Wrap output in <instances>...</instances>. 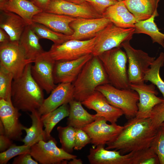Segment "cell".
<instances>
[{
    "label": "cell",
    "instance_id": "1",
    "mask_svg": "<svg viewBox=\"0 0 164 164\" xmlns=\"http://www.w3.org/2000/svg\"><path fill=\"white\" fill-rule=\"evenodd\" d=\"M158 129L153 127L150 118L135 116L128 120L119 135L107 143L105 149L119 151L123 155L148 149L151 147Z\"/></svg>",
    "mask_w": 164,
    "mask_h": 164
},
{
    "label": "cell",
    "instance_id": "2",
    "mask_svg": "<svg viewBox=\"0 0 164 164\" xmlns=\"http://www.w3.org/2000/svg\"><path fill=\"white\" fill-rule=\"evenodd\" d=\"M32 63L26 66L19 77L13 80L11 93L14 106L19 111L31 112L39 109L45 99L43 90L32 76Z\"/></svg>",
    "mask_w": 164,
    "mask_h": 164
},
{
    "label": "cell",
    "instance_id": "3",
    "mask_svg": "<svg viewBox=\"0 0 164 164\" xmlns=\"http://www.w3.org/2000/svg\"><path fill=\"white\" fill-rule=\"evenodd\" d=\"M109 83L102 62L98 56H93L85 64L72 83L74 99L82 102L94 93L97 87Z\"/></svg>",
    "mask_w": 164,
    "mask_h": 164
},
{
    "label": "cell",
    "instance_id": "4",
    "mask_svg": "<svg viewBox=\"0 0 164 164\" xmlns=\"http://www.w3.org/2000/svg\"><path fill=\"white\" fill-rule=\"evenodd\" d=\"M121 47L108 50L98 56L102 63L110 84L118 89L131 88L127 69L128 58Z\"/></svg>",
    "mask_w": 164,
    "mask_h": 164
},
{
    "label": "cell",
    "instance_id": "5",
    "mask_svg": "<svg viewBox=\"0 0 164 164\" xmlns=\"http://www.w3.org/2000/svg\"><path fill=\"white\" fill-rule=\"evenodd\" d=\"M96 90L102 93L110 104L121 110L128 120L136 116L139 97L135 90L118 89L109 83L98 86Z\"/></svg>",
    "mask_w": 164,
    "mask_h": 164
},
{
    "label": "cell",
    "instance_id": "6",
    "mask_svg": "<svg viewBox=\"0 0 164 164\" xmlns=\"http://www.w3.org/2000/svg\"><path fill=\"white\" fill-rule=\"evenodd\" d=\"M135 31L134 28H120L111 22L97 35L92 55L98 56L113 48L121 47L122 43L132 39Z\"/></svg>",
    "mask_w": 164,
    "mask_h": 164
},
{
    "label": "cell",
    "instance_id": "7",
    "mask_svg": "<svg viewBox=\"0 0 164 164\" xmlns=\"http://www.w3.org/2000/svg\"><path fill=\"white\" fill-rule=\"evenodd\" d=\"M96 36L87 40H69L53 44L48 52L55 61L73 60L92 53Z\"/></svg>",
    "mask_w": 164,
    "mask_h": 164
},
{
    "label": "cell",
    "instance_id": "8",
    "mask_svg": "<svg viewBox=\"0 0 164 164\" xmlns=\"http://www.w3.org/2000/svg\"><path fill=\"white\" fill-rule=\"evenodd\" d=\"M121 46L125 50L128 58L127 72L130 84L144 83L145 73L155 58L150 56L142 50L134 48L129 40L122 43Z\"/></svg>",
    "mask_w": 164,
    "mask_h": 164
},
{
    "label": "cell",
    "instance_id": "9",
    "mask_svg": "<svg viewBox=\"0 0 164 164\" xmlns=\"http://www.w3.org/2000/svg\"><path fill=\"white\" fill-rule=\"evenodd\" d=\"M47 141L41 140L30 147V154L39 163L65 164L67 161L77 157L58 148L56 141L52 136Z\"/></svg>",
    "mask_w": 164,
    "mask_h": 164
},
{
    "label": "cell",
    "instance_id": "10",
    "mask_svg": "<svg viewBox=\"0 0 164 164\" xmlns=\"http://www.w3.org/2000/svg\"><path fill=\"white\" fill-rule=\"evenodd\" d=\"M34 62L26 58L19 42L0 44V65L12 74L14 80L22 75L28 64Z\"/></svg>",
    "mask_w": 164,
    "mask_h": 164
},
{
    "label": "cell",
    "instance_id": "11",
    "mask_svg": "<svg viewBox=\"0 0 164 164\" xmlns=\"http://www.w3.org/2000/svg\"><path fill=\"white\" fill-rule=\"evenodd\" d=\"M56 61L45 51L35 60L31 65L32 76L39 85L49 94L56 87L53 72Z\"/></svg>",
    "mask_w": 164,
    "mask_h": 164
},
{
    "label": "cell",
    "instance_id": "12",
    "mask_svg": "<svg viewBox=\"0 0 164 164\" xmlns=\"http://www.w3.org/2000/svg\"><path fill=\"white\" fill-rule=\"evenodd\" d=\"M43 11L76 18L92 19L103 17L87 2L79 4L64 0H50Z\"/></svg>",
    "mask_w": 164,
    "mask_h": 164
},
{
    "label": "cell",
    "instance_id": "13",
    "mask_svg": "<svg viewBox=\"0 0 164 164\" xmlns=\"http://www.w3.org/2000/svg\"><path fill=\"white\" fill-rule=\"evenodd\" d=\"M103 117H97L95 120L82 129L89 135L93 147L105 145L115 138L121 132L124 126L115 123L108 124Z\"/></svg>",
    "mask_w": 164,
    "mask_h": 164
},
{
    "label": "cell",
    "instance_id": "14",
    "mask_svg": "<svg viewBox=\"0 0 164 164\" xmlns=\"http://www.w3.org/2000/svg\"><path fill=\"white\" fill-rule=\"evenodd\" d=\"M12 101L0 99V121L4 127L6 135L12 140L22 141L24 126L20 122L21 114Z\"/></svg>",
    "mask_w": 164,
    "mask_h": 164
},
{
    "label": "cell",
    "instance_id": "15",
    "mask_svg": "<svg viewBox=\"0 0 164 164\" xmlns=\"http://www.w3.org/2000/svg\"><path fill=\"white\" fill-rule=\"evenodd\" d=\"M111 22L108 19L77 18L70 24L73 33L70 40H85L96 36L98 33Z\"/></svg>",
    "mask_w": 164,
    "mask_h": 164
},
{
    "label": "cell",
    "instance_id": "16",
    "mask_svg": "<svg viewBox=\"0 0 164 164\" xmlns=\"http://www.w3.org/2000/svg\"><path fill=\"white\" fill-rule=\"evenodd\" d=\"M93 56L91 54L73 60L56 61L53 72L55 83H73L85 64Z\"/></svg>",
    "mask_w": 164,
    "mask_h": 164
},
{
    "label": "cell",
    "instance_id": "17",
    "mask_svg": "<svg viewBox=\"0 0 164 164\" xmlns=\"http://www.w3.org/2000/svg\"><path fill=\"white\" fill-rule=\"evenodd\" d=\"M81 103L89 109L95 111L97 117H103L111 123H116L124 114L121 110L110 104L104 96L97 90Z\"/></svg>",
    "mask_w": 164,
    "mask_h": 164
},
{
    "label": "cell",
    "instance_id": "18",
    "mask_svg": "<svg viewBox=\"0 0 164 164\" xmlns=\"http://www.w3.org/2000/svg\"><path fill=\"white\" fill-rule=\"evenodd\" d=\"M130 87L131 89L137 92L139 95L136 117L149 118L153 108L164 101L163 98L157 96L158 93L155 90V85L152 83L149 84L144 83L130 84Z\"/></svg>",
    "mask_w": 164,
    "mask_h": 164
},
{
    "label": "cell",
    "instance_id": "19",
    "mask_svg": "<svg viewBox=\"0 0 164 164\" xmlns=\"http://www.w3.org/2000/svg\"><path fill=\"white\" fill-rule=\"evenodd\" d=\"M74 99V88L72 83L59 84L51 91L50 96L44 99L37 110L41 115L52 111L60 106L68 104Z\"/></svg>",
    "mask_w": 164,
    "mask_h": 164
},
{
    "label": "cell",
    "instance_id": "20",
    "mask_svg": "<svg viewBox=\"0 0 164 164\" xmlns=\"http://www.w3.org/2000/svg\"><path fill=\"white\" fill-rule=\"evenodd\" d=\"M100 145L90 149L87 155L91 164H131V154L121 155L119 151L109 150Z\"/></svg>",
    "mask_w": 164,
    "mask_h": 164
},
{
    "label": "cell",
    "instance_id": "21",
    "mask_svg": "<svg viewBox=\"0 0 164 164\" xmlns=\"http://www.w3.org/2000/svg\"><path fill=\"white\" fill-rule=\"evenodd\" d=\"M76 18L43 11L34 16L32 21L56 32L70 36L73 34V31L70 24Z\"/></svg>",
    "mask_w": 164,
    "mask_h": 164
},
{
    "label": "cell",
    "instance_id": "22",
    "mask_svg": "<svg viewBox=\"0 0 164 164\" xmlns=\"http://www.w3.org/2000/svg\"><path fill=\"white\" fill-rule=\"evenodd\" d=\"M102 16L116 26L123 28H135V24L138 21L124 1L118 2L108 8Z\"/></svg>",
    "mask_w": 164,
    "mask_h": 164
},
{
    "label": "cell",
    "instance_id": "23",
    "mask_svg": "<svg viewBox=\"0 0 164 164\" xmlns=\"http://www.w3.org/2000/svg\"><path fill=\"white\" fill-rule=\"evenodd\" d=\"M28 25L23 19L16 14L1 11L0 28L8 34L11 41L19 42L25 29Z\"/></svg>",
    "mask_w": 164,
    "mask_h": 164
},
{
    "label": "cell",
    "instance_id": "24",
    "mask_svg": "<svg viewBox=\"0 0 164 164\" xmlns=\"http://www.w3.org/2000/svg\"><path fill=\"white\" fill-rule=\"evenodd\" d=\"M0 11L12 12L19 15L30 25L33 22L34 16L43 10L32 1L28 0H8Z\"/></svg>",
    "mask_w": 164,
    "mask_h": 164
},
{
    "label": "cell",
    "instance_id": "25",
    "mask_svg": "<svg viewBox=\"0 0 164 164\" xmlns=\"http://www.w3.org/2000/svg\"><path fill=\"white\" fill-rule=\"evenodd\" d=\"M68 125L75 129H82L94 121L97 117L89 113L83 107L81 102L73 99L69 103Z\"/></svg>",
    "mask_w": 164,
    "mask_h": 164
},
{
    "label": "cell",
    "instance_id": "26",
    "mask_svg": "<svg viewBox=\"0 0 164 164\" xmlns=\"http://www.w3.org/2000/svg\"><path fill=\"white\" fill-rule=\"evenodd\" d=\"M39 39L30 26L28 25L19 41L28 59L35 61L38 56L45 52L39 43Z\"/></svg>",
    "mask_w": 164,
    "mask_h": 164
},
{
    "label": "cell",
    "instance_id": "27",
    "mask_svg": "<svg viewBox=\"0 0 164 164\" xmlns=\"http://www.w3.org/2000/svg\"><path fill=\"white\" fill-rule=\"evenodd\" d=\"M29 114L32 120V124L29 128L23 127V130L26 133V135L22 140L24 145L31 147L41 140L48 141L43 129L44 125L41 120L42 115L37 110L32 111Z\"/></svg>",
    "mask_w": 164,
    "mask_h": 164
},
{
    "label": "cell",
    "instance_id": "28",
    "mask_svg": "<svg viewBox=\"0 0 164 164\" xmlns=\"http://www.w3.org/2000/svg\"><path fill=\"white\" fill-rule=\"evenodd\" d=\"M160 0H125L124 2L129 11L138 21L150 17L157 9Z\"/></svg>",
    "mask_w": 164,
    "mask_h": 164
},
{
    "label": "cell",
    "instance_id": "29",
    "mask_svg": "<svg viewBox=\"0 0 164 164\" xmlns=\"http://www.w3.org/2000/svg\"><path fill=\"white\" fill-rule=\"evenodd\" d=\"M159 15L156 9L153 15L147 19L138 21L135 24V33H143L149 36L153 43H157L164 48V33L160 32L154 22Z\"/></svg>",
    "mask_w": 164,
    "mask_h": 164
},
{
    "label": "cell",
    "instance_id": "30",
    "mask_svg": "<svg viewBox=\"0 0 164 164\" xmlns=\"http://www.w3.org/2000/svg\"><path fill=\"white\" fill-rule=\"evenodd\" d=\"M69 107L67 104H63L55 110L41 115L45 128L46 137L48 140L51 137V133L56 125L64 118L68 117Z\"/></svg>",
    "mask_w": 164,
    "mask_h": 164
},
{
    "label": "cell",
    "instance_id": "31",
    "mask_svg": "<svg viewBox=\"0 0 164 164\" xmlns=\"http://www.w3.org/2000/svg\"><path fill=\"white\" fill-rule=\"evenodd\" d=\"M164 64V53L162 52L146 72L144 79L145 81H149L157 86L162 94L164 101V81L159 74L160 69Z\"/></svg>",
    "mask_w": 164,
    "mask_h": 164
},
{
    "label": "cell",
    "instance_id": "32",
    "mask_svg": "<svg viewBox=\"0 0 164 164\" xmlns=\"http://www.w3.org/2000/svg\"><path fill=\"white\" fill-rule=\"evenodd\" d=\"M30 26L39 39H49L55 44H60L70 40V36L55 31L46 26L33 22Z\"/></svg>",
    "mask_w": 164,
    "mask_h": 164
},
{
    "label": "cell",
    "instance_id": "33",
    "mask_svg": "<svg viewBox=\"0 0 164 164\" xmlns=\"http://www.w3.org/2000/svg\"><path fill=\"white\" fill-rule=\"evenodd\" d=\"M57 130L61 148L68 153H72L75 145L76 129L67 125L66 127L59 126Z\"/></svg>",
    "mask_w": 164,
    "mask_h": 164
},
{
    "label": "cell",
    "instance_id": "34",
    "mask_svg": "<svg viewBox=\"0 0 164 164\" xmlns=\"http://www.w3.org/2000/svg\"><path fill=\"white\" fill-rule=\"evenodd\" d=\"M13 80L12 74L0 65V99L12 101V85Z\"/></svg>",
    "mask_w": 164,
    "mask_h": 164
},
{
    "label": "cell",
    "instance_id": "35",
    "mask_svg": "<svg viewBox=\"0 0 164 164\" xmlns=\"http://www.w3.org/2000/svg\"><path fill=\"white\" fill-rule=\"evenodd\" d=\"M130 152L131 164H159L158 156L151 147Z\"/></svg>",
    "mask_w": 164,
    "mask_h": 164
},
{
    "label": "cell",
    "instance_id": "36",
    "mask_svg": "<svg viewBox=\"0 0 164 164\" xmlns=\"http://www.w3.org/2000/svg\"><path fill=\"white\" fill-rule=\"evenodd\" d=\"M30 146L23 145H17L13 144L5 151L0 153V164H6L12 158L19 155L30 153Z\"/></svg>",
    "mask_w": 164,
    "mask_h": 164
},
{
    "label": "cell",
    "instance_id": "37",
    "mask_svg": "<svg viewBox=\"0 0 164 164\" xmlns=\"http://www.w3.org/2000/svg\"><path fill=\"white\" fill-rule=\"evenodd\" d=\"M151 147L157 155L160 164H164V131L160 127Z\"/></svg>",
    "mask_w": 164,
    "mask_h": 164
},
{
    "label": "cell",
    "instance_id": "38",
    "mask_svg": "<svg viewBox=\"0 0 164 164\" xmlns=\"http://www.w3.org/2000/svg\"><path fill=\"white\" fill-rule=\"evenodd\" d=\"M149 118H151L153 127L158 129L164 122V101L157 104L153 108Z\"/></svg>",
    "mask_w": 164,
    "mask_h": 164
},
{
    "label": "cell",
    "instance_id": "39",
    "mask_svg": "<svg viewBox=\"0 0 164 164\" xmlns=\"http://www.w3.org/2000/svg\"><path fill=\"white\" fill-rule=\"evenodd\" d=\"M90 143L91 138L85 131L82 129H76L74 149L80 150Z\"/></svg>",
    "mask_w": 164,
    "mask_h": 164
},
{
    "label": "cell",
    "instance_id": "40",
    "mask_svg": "<svg viewBox=\"0 0 164 164\" xmlns=\"http://www.w3.org/2000/svg\"><path fill=\"white\" fill-rule=\"evenodd\" d=\"M85 0L97 13L102 16L104 12L108 8L115 4L118 2L116 0Z\"/></svg>",
    "mask_w": 164,
    "mask_h": 164
},
{
    "label": "cell",
    "instance_id": "41",
    "mask_svg": "<svg viewBox=\"0 0 164 164\" xmlns=\"http://www.w3.org/2000/svg\"><path fill=\"white\" fill-rule=\"evenodd\" d=\"M29 153H25L18 155L12 162L13 164H38L36 160L33 159Z\"/></svg>",
    "mask_w": 164,
    "mask_h": 164
},
{
    "label": "cell",
    "instance_id": "42",
    "mask_svg": "<svg viewBox=\"0 0 164 164\" xmlns=\"http://www.w3.org/2000/svg\"><path fill=\"white\" fill-rule=\"evenodd\" d=\"M12 139L5 133L0 134V151L4 152L8 149L12 144Z\"/></svg>",
    "mask_w": 164,
    "mask_h": 164
},
{
    "label": "cell",
    "instance_id": "43",
    "mask_svg": "<svg viewBox=\"0 0 164 164\" xmlns=\"http://www.w3.org/2000/svg\"><path fill=\"white\" fill-rule=\"evenodd\" d=\"M50 0H30L36 5L44 11L48 5Z\"/></svg>",
    "mask_w": 164,
    "mask_h": 164
},
{
    "label": "cell",
    "instance_id": "44",
    "mask_svg": "<svg viewBox=\"0 0 164 164\" xmlns=\"http://www.w3.org/2000/svg\"><path fill=\"white\" fill-rule=\"evenodd\" d=\"M10 41V37L8 34L0 28V44L6 43Z\"/></svg>",
    "mask_w": 164,
    "mask_h": 164
},
{
    "label": "cell",
    "instance_id": "45",
    "mask_svg": "<svg viewBox=\"0 0 164 164\" xmlns=\"http://www.w3.org/2000/svg\"><path fill=\"white\" fill-rule=\"evenodd\" d=\"M76 158H74L70 160L68 164H82L83 161L80 159H77Z\"/></svg>",
    "mask_w": 164,
    "mask_h": 164
},
{
    "label": "cell",
    "instance_id": "46",
    "mask_svg": "<svg viewBox=\"0 0 164 164\" xmlns=\"http://www.w3.org/2000/svg\"><path fill=\"white\" fill-rule=\"evenodd\" d=\"M69 2L79 4L85 3L87 2L85 0H64Z\"/></svg>",
    "mask_w": 164,
    "mask_h": 164
},
{
    "label": "cell",
    "instance_id": "47",
    "mask_svg": "<svg viewBox=\"0 0 164 164\" xmlns=\"http://www.w3.org/2000/svg\"><path fill=\"white\" fill-rule=\"evenodd\" d=\"M8 0H0V8L3 6Z\"/></svg>",
    "mask_w": 164,
    "mask_h": 164
},
{
    "label": "cell",
    "instance_id": "48",
    "mask_svg": "<svg viewBox=\"0 0 164 164\" xmlns=\"http://www.w3.org/2000/svg\"><path fill=\"white\" fill-rule=\"evenodd\" d=\"M160 127L164 131V122L161 124Z\"/></svg>",
    "mask_w": 164,
    "mask_h": 164
},
{
    "label": "cell",
    "instance_id": "49",
    "mask_svg": "<svg viewBox=\"0 0 164 164\" xmlns=\"http://www.w3.org/2000/svg\"><path fill=\"white\" fill-rule=\"evenodd\" d=\"M118 2L124 1L125 0H116Z\"/></svg>",
    "mask_w": 164,
    "mask_h": 164
},
{
    "label": "cell",
    "instance_id": "50",
    "mask_svg": "<svg viewBox=\"0 0 164 164\" xmlns=\"http://www.w3.org/2000/svg\"><path fill=\"white\" fill-rule=\"evenodd\" d=\"M29 0V1H30V0Z\"/></svg>",
    "mask_w": 164,
    "mask_h": 164
}]
</instances>
